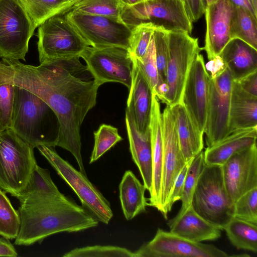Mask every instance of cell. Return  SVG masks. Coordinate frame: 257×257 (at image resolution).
I'll return each instance as SVG.
<instances>
[{"instance_id":"6da1fadb","label":"cell","mask_w":257,"mask_h":257,"mask_svg":"<svg viewBox=\"0 0 257 257\" xmlns=\"http://www.w3.org/2000/svg\"><path fill=\"white\" fill-rule=\"evenodd\" d=\"M80 57L45 61L38 66L4 59L13 68L14 83L42 99L59 123L56 146L70 152L79 171L86 174L81 153L80 127L96 103L99 86Z\"/></svg>"},{"instance_id":"7a4b0ae2","label":"cell","mask_w":257,"mask_h":257,"mask_svg":"<svg viewBox=\"0 0 257 257\" xmlns=\"http://www.w3.org/2000/svg\"><path fill=\"white\" fill-rule=\"evenodd\" d=\"M20 227L15 244L30 245L61 232H78L97 226L98 221L68 197L63 200L20 206Z\"/></svg>"},{"instance_id":"3957f363","label":"cell","mask_w":257,"mask_h":257,"mask_svg":"<svg viewBox=\"0 0 257 257\" xmlns=\"http://www.w3.org/2000/svg\"><path fill=\"white\" fill-rule=\"evenodd\" d=\"M10 129L34 149L41 145L54 148L59 123L53 110L42 99L15 85Z\"/></svg>"},{"instance_id":"277c9868","label":"cell","mask_w":257,"mask_h":257,"mask_svg":"<svg viewBox=\"0 0 257 257\" xmlns=\"http://www.w3.org/2000/svg\"><path fill=\"white\" fill-rule=\"evenodd\" d=\"M191 206L200 216L222 230L233 217L234 203L225 186L222 166L205 164L194 191Z\"/></svg>"},{"instance_id":"5b68a950","label":"cell","mask_w":257,"mask_h":257,"mask_svg":"<svg viewBox=\"0 0 257 257\" xmlns=\"http://www.w3.org/2000/svg\"><path fill=\"white\" fill-rule=\"evenodd\" d=\"M33 150L11 129L0 132V188L16 198L37 164Z\"/></svg>"},{"instance_id":"8992f818","label":"cell","mask_w":257,"mask_h":257,"mask_svg":"<svg viewBox=\"0 0 257 257\" xmlns=\"http://www.w3.org/2000/svg\"><path fill=\"white\" fill-rule=\"evenodd\" d=\"M168 59L165 92L161 101L171 107L181 102L183 87L192 61L203 50L197 38L182 30H167Z\"/></svg>"},{"instance_id":"52a82bcc","label":"cell","mask_w":257,"mask_h":257,"mask_svg":"<svg viewBox=\"0 0 257 257\" xmlns=\"http://www.w3.org/2000/svg\"><path fill=\"white\" fill-rule=\"evenodd\" d=\"M120 18L131 29L146 23L189 34L193 28V23L181 0H141L132 6H123Z\"/></svg>"},{"instance_id":"ba28073f","label":"cell","mask_w":257,"mask_h":257,"mask_svg":"<svg viewBox=\"0 0 257 257\" xmlns=\"http://www.w3.org/2000/svg\"><path fill=\"white\" fill-rule=\"evenodd\" d=\"M40 63L45 61L80 57L89 44L64 15L52 17L38 30Z\"/></svg>"},{"instance_id":"9c48e42d","label":"cell","mask_w":257,"mask_h":257,"mask_svg":"<svg viewBox=\"0 0 257 257\" xmlns=\"http://www.w3.org/2000/svg\"><path fill=\"white\" fill-rule=\"evenodd\" d=\"M37 148L76 194L83 207L98 221L108 224L113 217L110 204L87 176L62 158L53 147L41 145Z\"/></svg>"},{"instance_id":"30bf717a","label":"cell","mask_w":257,"mask_h":257,"mask_svg":"<svg viewBox=\"0 0 257 257\" xmlns=\"http://www.w3.org/2000/svg\"><path fill=\"white\" fill-rule=\"evenodd\" d=\"M36 28L18 0H0V57L25 61Z\"/></svg>"},{"instance_id":"8fae6325","label":"cell","mask_w":257,"mask_h":257,"mask_svg":"<svg viewBox=\"0 0 257 257\" xmlns=\"http://www.w3.org/2000/svg\"><path fill=\"white\" fill-rule=\"evenodd\" d=\"M80 57L99 86L107 82H117L130 89L133 61L128 50L116 46H90Z\"/></svg>"},{"instance_id":"7c38bea8","label":"cell","mask_w":257,"mask_h":257,"mask_svg":"<svg viewBox=\"0 0 257 257\" xmlns=\"http://www.w3.org/2000/svg\"><path fill=\"white\" fill-rule=\"evenodd\" d=\"M233 81L226 66L210 75L207 117L204 130L207 147L229 135V109Z\"/></svg>"},{"instance_id":"4fadbf2b","label":"cell","mask_w":257,"mask_h":257,"mask_svg":"<svg viewBox=\"0 0 257 257\" xmlns=\"http://www.w3.org/2000/svg\"><path fill=\"white\" fill-rule=\"evenodd\" d=\"M65 16L90 46H116L129 50L132 29L120 18L71 11Z\"/></svg>"},{"instance_id":"5bb4252c","label":"cell","mask_w":257,"mask_h":257,"mask_svg":"<svg viewBox=\"0 0 257 257\" xmlns=\"http://www.w3.org/2000/svg\"><path fill=\"white\" fill-rule=\"evenodd\" d=\"M136 257H228L212 244L192 241L158 228L154 238L134 252Z\"/></svg>"},{"instance_id":"9a60e30c","label":"cell","mask_w":257,"mask_h":257,"mask_svg":"<svg viewBox=\"0 0 257 257\" xmlns=\"http://www.w3.org/2000/svg\"><path fill=\"white\" fill-rule=\"evenodd\" d=\"M163 127V173L161 196V211L167 219V205L174 184L187 163L179 143L175 117L168 106L162 113Z\"/></svg>"},{"instance_id":"2e32d148","label":"cell","mask_w":257,"mask_h":257,"mask_svg":"<svg viewBox=\"0 0 257 257\" xmlns=\"http://www.w3.org/2000/svg\"><path fill=\"white\" fill-rule=\"evenodd\" d=\"M210 75L203 56H195L189 69L182 92L184 105L197 128L204 133L209 97Z\"/></svg>"},{"instance_id":"e0dca14e","label":"cell","mask_w":257,"mask_h":257,"mask_svg":"<svg viewBox=\"0 0 257 257\" xmlns=\"http://www.w3.org/2000/svg\"><path fill=\"white\" fill-rule=\"evenodd\" d=\"M222 170L226 191L234 203L257 187L256 144L232 155L222 165Z\"/></svg>"},{"instance_id":"ac0fdd59","label":"cell","mask_w":257,"mask_h":257,"mask_svg":"<svg viewBox=\"0 0 257 257\" xmlns=\"http://www.w3.org/2000/svg\"><path fill=\"white\" fill-rule=\"evenodd\" d=\"M233 7L229 0H217L206 6V30L203 48L209 60L218 56L230 40V22Z\"/></svg>"},{"instance_id":"d6986e66","label":"cell","mask_w":257,"mask_h":257,"mask_svg":"<svg viewBox=\"0 0 257 257\" xmlns=\"http://www.w3.org/2000/svg\"><path fill=\"white\" fill-rule=\"evenodd\" d=\"M132 57V79L126 109L132 115L139 132L146 134L150 131L153 93L136 58Z\"/></svg>"},{"instance_id":"ffe728a7","label":"cell","mask_w":257,"mask_h":257,"mask_svg":"<svg viewBox=\"0 0 257 257\" xmlns=\"http://www.w3.org/2000/svg\"><path fill=\"white\" fill-rule=\"evenodd\" d=\"M152 149L153 178L149 192V205L161 211V196L163 173V127L160 104L153 94L150 123Z\"/></svg>"},{"instance_id":"44dd1931","label":"cell","mask_w":257,"mask_h":257,"mask_svg":"<svg viewBox=\"0 0 257 257\" xmlns=\"http://www.w3.org/2000/svg\"><path fill=\"white\" fill-rule=\"evenodd\" d=\"M167 224L171 232L194 242L215 240L221 235L222 229L198 214L191 205L181 216L169 220Z\"/></svg>"},{"instance_id":"7402d4cb","label":"cell","mask_w":257,"mask_h":257,"mask_svg":"<svg viewBox=\"0 0 257 257\" xmlns=\"http://www.w3.org/2000/svg\"><path fill=\"white\" fill-rule=\"evenodd\" d=\"M125 121L134 162L141 175L144 185L150 191L152 185V149L150 130L142 134L137 129L131 113L126 109Z\"/></svg>"},{"instance_id":"603a6c76","label":"cell","mask_w":257,"mask_h":257,"mask_svg":"<svg viewBox=\"0 0 257 257\" xmlns=\"http://www.w3.org/2000/svg\"><path fill=\"white\" fill-rule=\"evenodd\" d=\"M218 56L234 81L257 71V50L240 39H231Z\"/></svg>"},{"instance_id":"cb8c5ba5","label":"cell","mask_w":257,"mask_h":257,"mask_svg":"<svg viewBox=\"0 0 257 257\" xmlns=\"http://www.w3.org/2000/svg\"><path fill=\"white\" fill-rule=\"evenodd\" d=\"M67 198L52 181L49 171L36 164L27 186L17 198L21 207H28Z\"/></svg>"},{"instance_id":"d4e9b609","label":"cell","mask_w":257,"mask_h":257,"mask_svg":"<svg viewBox=\"0 0 257 257\" xmlns=\"http://www.w3.org/2000/svg\"><path fill=\"white\" fill-rule=\"evenodd\" d=\"M257 127L235 131L207 147L204 152L206 165L222 166L233 154L256 144Z\"/></svg>"},{"instance_id":"484cf974","label":"cell","mask_w":257,"mask_h":257,"mask_svg":"<svg viewBox=\"0 0 257 257\" xmlns=\"http://www.w3.org/2000/svg\"><path fill=\"white\" fill-rule=\"evenodd\" d=\"M257 127V97L233 81L229 117V134L239 130Z\"/></svg>"},{"instance_id":"4316f807","label":"cell","mask_w":257,"mask_h":257,"mask_svg":"<svg viewBox=\"0 0 257 257\" xmlns=\"http://www.w3.org/2000/svg\"><path fill=\"white\" fill-rule=\"evenodd\" d=\"M170 107L175 118L181 149L187 163L202 151L204 133L197 128L181 102Z\"/></svg>"},{"instance_id":"83f0119b","label":"cell","mask_w":257,"mask_h":257,"mask_svg":"<svg viewBox=\"0 0 257 257\" xmlns=\"http://www.w3.org/2000/svg\"><path fill=\"white\" fill-rule=\"evenodd\" d=\"M146 188L132 171L124 173L119 185V199L126 219L131 220L146 211L149 205L145 193Z\"/></svg>"},{"instance_id":"f1b7e54d","label":"cell","mask_w":257,"mask_h":257,"mask_svg":"<svg viewBox=\"0 0 257 257\" xmlns=\"http://www.w3.org/2000/svg\"><path fill=\"white\" fill-rule=\"evenodd\" d=\"M15 87L14 69L2 59L0 61V132L11 127Z\"/></svg>"},{"instance_id":"f546056e","label":"cell","mask_w":257,"mask_h":257,"mask_svg":"<svg viewBox=\"0 0 257 257\" xmlns=\"http://www.w3.org/2000/svg\"><path fill=\"white\" fill-rule=\"evenodd\" d=\"M36 28L49 18L69 12L74 3L71 0H18Z\"/></svg>"},{"instance_id":"4dcf8cb0","label":"cell","mask_w":257,"mask_h":257,"mask_svg":"<svg viewBox=\"0 0 257 257\" xmlns=\"http://www.w3.org/2000/svg\"><path fill=\"white\" fill-rule=\"evenodd\" d=\"M229 34L230 40L240 39L257 50V18L243 8L233 7Z\"/></svg>"},{"instance_id":"1f68e13d","label":"cell","mask_w":257,"mask_h":257,"mask_svg":"<svg viewBox=\"0 0 257 257\" xmlns=\"http://www.w3.org/2000/svg\"><path fill=\"white\" fill-rule=\"evenodd\" d=\"M223 230L236 248L257 252V225L233 217Z\"/></svg>"},{"instance_id":"d6a6232c","label":"cell","mask_w":257,"mask_h":257,"mask_svg":"<svg viewBox=\"0 0 257 257\" xmlns=\"http://www.w3.org/2000/svg\"><path fill=\"white\" fill-rule=\"evenodd\" d=\"M153 38L155 58L159 76L158 93L156 96L161 99L165 92L166 85V69L168 59L167 30L157 26L154 30Z\"/></svg>"},{"instance_id":"836d02e7","label":"cell","mask_w":257,"mask_h":257,"mask_svg":"<svg viewBox=\"0 0 257 257\" xmlns=\"http://www.w3.org/2000/svg\"><path fill=\"white\" fill-rule=\"evenodd\" d=\"M205 165L204 152L202 151L190 163L185 179L181 208L174 217L181 216L191 205L192 196L199 177Z\"/></svg>"},{"instance_id":"e575fe53","label":"cell","mask_w":257,"mask_h":257,"mask_svg":"<svg viewBox=\"0 0 257 257\" xmlns=\"http://www.w3.org/2000/svg\"><path fill=\"white\" fill-rule=\"evenodd\" d=\"M123 6L120 0H79L70 11L85 14L120 18Z\"/></svg>"},{"instance_id":"d590c367","label":"cell","mask_w":257,"mask_h":257,"mask_svg":"<svg viewBox=\"0 0 257 257\" xmlns=\"http://www.w3.org/2000/svg\"><path fill=\"white\" fill-rule=\"evenodd\" d=\"M20 219L5 193L0 189V235L15 239L19 233Z\"/></svg>"},{"instance_id":"8d00e7d4","label":"cell","mask_w":257,"mask_h":257,"mask_svg":"<svg viewBox=\"0 0 257 257\" xmlns=\"http://www.w3.org/2000/svg\"><path fill=\"white\" fill-rule=\"evenodd\" d=\"M94 147L89 164L97 161L117 143L123 140L116 127L106 124L100 125L94 132Z\"/></svg>"},{"instance_id":"74e56055","label":"cell","mask_w":257,"mask_h":257,"mask_svg":"<svg viewBox=\"0 0 257 257\" xmlns=\"http://www.w3.org/2000/svg\"><path fill=\"white\" fill-rule=\"evenodd\" d=\"M64 257H136L134 252L116 246L94 245L76 248L65 253Z\"/></svg>"},{"instance_id":"f35d334b","label":"cell","mask_w":257,"mask_h":257,"mask_svg":"<svg viewBox=\"0 0 257 257\" xmlns=\"http://www.w3.org/2000/svg\"><path fill=\"white\" fill-rule=\"evenodd\" d=\"M157 27L152 23H146L132 29L129 51L137 59L140 60L145 54Z\"/></svg>"},{"instance_id":"ab89813d","label":"cell","mask_w":257,"mask_h":257,"mask_svg":"<svg viewBox=\"0 0 257 257\" xmlns=\"http://www.w3.org/2000/svg\"><path fill=\"white\" fill-rule=\"evenodd\" d=\"M233 217L257 225V187L243 194L234 203Z\"/></svg>"},{"instance_id":"60d3db41","label":"cell","mask_w":257,"mask_h":257,"mask_svg":"<svg viewBox=\"0 0 257 257\" xmlns=\"http://www.w3.org/2000/svg\"><path fill=\"white\" fill-rule=\"evenodd\" d=\"M136 59L149 83L153 94L157 96L158 93L159 76L155 58L153 35L144 56L140 60L136 58Z\"/></svg>"},{"instance_id":"b9f144b4","label":"cell","mask_w":257,"mask_h":257,"mask_svg":"<svg viewBox=\"0 0 257 257\" xmlns=\"http://www.w3.org/2000/svg\"><path fill=\"white\" fill-rule=\"evenodd\" d=\"M190 161L187 162L182 170L174 184L167 205V209L168 213L171 210L173 204L176 201L180 200L182 198L185 179Z\"/></svg>"},{"instance_id":"7bdbcfd3","label":"cell","mask_w":257,"mask_h":257,"mask_svg":"<svg viewBox=\"0 0 257 257\" xmlns=\"http://www.w3.org/2000/svg\"><path fill=\"white\" fill-rule=\"evenodd\" d=\"M186 11L192 23L198 20L205 13L206 5L204 0H185Z\"/></svg>"},{"instance_id":"ee69618b","label":"cell","mask_w":257,"mask_h":257,"mask_svg":"<svg viewBox=\"0 0 257 257\" xmlns=\"http://www.w3.org/2000/svg\"><path fill=\"white\" fill-rule=\"evenodd\" d=\"M235 81L246 92L257 97V71Z\"/></svg>"},{"instance_id":"f6af8a7d","label":"cell","mask_w":257,"mask_h":257,"mask_svg":"<svg viewBox=\"0 0 257 257\" xmlns=\"http://www.w3.org/2000/svg\"><path fill=\"white\" fill-rule=\"evenodd\" d=\"M18 255L17 252L8 239L0 238V256L16 257Z\"/></svg>"},{"instance_id":"bcb514c9","label":"cell","mask_w":257,"mask_h":257,"mask_svg":"<svg viewBox=\"0 0 257 257\" xmlns=\"http://www.w3.org/2000/svg\"><path fill=\"white\" fill-rule=\"evenodd\" d=\"M229 1L233 7L243 8L257 18V11L253 8L249 0H229Z\"/></svg>"},{"instance_id":"7dc6e473","label":"cell","mask_w":257,"mask_h":257,"mask_svg":"<svg viewBox=\"0 0 257 257\" xmlns=\"http://www.w3.org/2000/svg\"><path fill=\"white\" fill-rule=\"evenodd\" d=\"M124 6H132L137 4L141 0H120Z\"/></svg>"},{"instance_id":"c3c4849f","label":"cell","mask_w":257,"mask_h":257,"mask_svg":"<svg viewBox=\"0 0 257 257\" xmlns=\"http://www.w3.org/2000/svg\"><path fill=\"white\" fill-rule=\"evenodd\" d=\"M253 8L257 11V0H249Z\"/></svg>"},{"instance_id":"681fc988","label":"cell","mask_w":257,"mask_h":257,"mask_svg":"<svg viewBox=\"0 0 257 257\" xmlns=\"http://www.w3.org/2000/svg\"><path fill=\"white\" fill-rule=\"evenodd\" d=\"M217 0H204L205 2V5L208 6L210 5L215 2H216Z\"/></svg>"},{"instance_id":"f907efd6","label":"cell","mask_w":257,"mask_h":257,"mask_svg":"<svg viewBox=\"0 0 257 257\" xmlns=\"http://www.w3.org/2000/svg\"><path fill=\"white\" fill-rule=\"evenodd\" d=\"M182 1V2L183 3L184 5V7H185V10L186 11V1L185 0H181ZM187 12V11H186Z\"/></svg>"},{"instance_id":"816d5d0a","label":"cell","mask_w":257,"mask_h":257,"mask_svg":"<svg viewBox=\"0 0 257 257\" xmlns=\"http://www.w3.org/2000/svg\"><path fill=\"white\" fill-rule=\"evenodd\" d=\"M71 1H72L75 4L76 2H77L79 0H71Z\"/></svg>"}]
</instances>
